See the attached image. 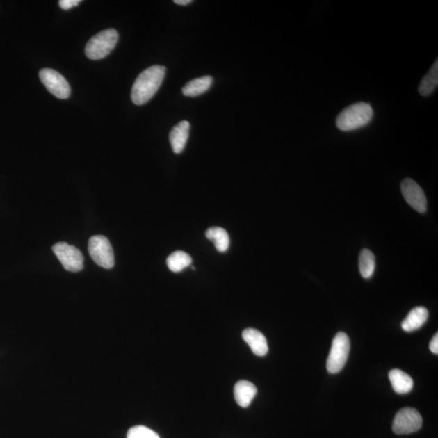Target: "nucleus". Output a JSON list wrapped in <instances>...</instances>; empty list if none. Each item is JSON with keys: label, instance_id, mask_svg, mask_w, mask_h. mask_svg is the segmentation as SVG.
Segmentation results:
<instances>
[{"label": "nucleus", "instance_id": "nucleus-1", "mask_svg": "<svg viewBox=\"0 0 438 438\" xmlns=\"http://www.w3.org/2000/svg\"><path fill=\"white\" fill-rule=\"evenodd\" d=\"M165 67L154 65L146 68L136 78L133 89H131V99L136 105H144L154 96L164 80Z\"/></svg>", "mask_w": 438, "mask_h": 438}, {"label": "nucleus", "instance_id": "nucleus-2", "mask_svg": "<svg viewBox=\"0 0 438 438\" xmlns=\"http://www.w3.org/2000/svg\"><path fill=\"white\" fill-rule=\"evenodd\" d=\"M373 110L366 102H358L347 107L337 117L336 125L343 131H350L363 128L371 122Z\"/></svg>", "mask_w": 438, "mask_h": 438}, {"label": "nucleus", "instance_id": "nucleus-3", "mask_svg": "<svg viewBox=\"0 0 438 438\" xmlns=\"http://www.w3.org/2000/svg\"><path fill=\"white\" fill-rule=\"evenodd\" d=\"M119 33L114 29H105L91 38L86 47V55L92 60L108 56L118 42Z\"/></svg>", "mask_w": 438, "mask_h": 438}, {"label": "nucleus", "instance_id": "nucleus-4", "mask_svg": "<svg viewBox=\"0 0 438 438\" xmlns=\"http://www.w3.org/2000/svg\"><path fill=\"white\" fill-rule=\"evenodd\" d=\"M350 347V339L347 334L340 332L335 335L326 364L330 373H337L344 368L349 357Z\"/></svg>", "mask_w": 438, "mask_h": 438}, {"label": "nucleus", "instance_id": "nucleus-5", "mask_svg": "<svg viewBox=\"0 0 438 438\" xmlns=\"http://www.w3.org/2000/svg\"><path fill=\"white\" fill-rule=\"evenodd\" d=\"M89 252L97 265L105 269H111L115 265L113 248L106 237L95 236L90 238Z\"/></svg>", "mask_w": 438, "mask_h": 438}, {"label": "nucleus", "instance_id": "nucleus-6", "mask_svg": "<svg viewBox=\"0 0 438 438\" xmlns=\"http://www.w3.org/2000/svg\"><path fill=\"white\" fill-rule=\"evenodd\" d=\"M422 423L421 414L415 408L404 407L394 417L392 428L396 435H410L420 430Z\"/></svg>", "mask_w": 438, "mask_h": 438}, {"label": "nucleus", "instance_id": "nucleus-7", "mask_svg": "<svg viewBox=\"0 0 438 438\" xmlns=\"http://www.w3.org/2000/svg\"><path fill=\"white\" fill-rule=\"evenodd\" d=\"M39 77L47 90L58 99H67L70 97L71 94L70 84L60 72L51 68H43L39 72Z\"/></svg>", "mask_w": 438, "mask_h": 438}, {"label": "nucleus", "instance_id": "nucleus-8", "mask_svg": "<svg viewBox=\"0 0 438 438\" xmlns=\"http://www.w3.org/2000/svg\"><path fill=\"white\" fill-rule=\"evenodd\" d=\"M52 250L66 270L79 272L83 269L84 257L76 247L60 242L56 243Z\"/></svg>", "mask_w": 438, "mask_h": 438}, {"label": "nucleus", "instance_id": "nucleus-9", "mask_svg": "<svg viewBox=\"0 0 438 438\" xmlns=\"http://www.w3.org/2000/svg\"><path fill=\"white\" fill-rule=\"evenodd\" d=\"M401 191L409 206L419 213L426 212L427 199L420 185L413 179L407 178L401 183Z\"/></svg>", "mask_w": 438, "mask_h": 438}, {"label": "nucleus", "instance_id": "nucleus-10", "mask_svg": "<svg viewBox=\"0 0 438 438\" xmlns=\"http://www.w3.org/2000/svg\"><path fill=\"white\" fill-rule=\"evenodd\" d=\"M190 124L187 120H183L174 127L170 133V143L172 145L173 152L181 154L187 144L189 136Z\"/></svg>", "mask_w": 438, "mask_h": 438}, {"label": "nucleus", "instance_id": "nucleus-11", "mask_svg": "<svg viewBox=\"0 0 438 438\" xmlns=\"http://www.w3.org/2000/svg\"><path fill=\"white\" fill-rule=\"evenodd\" d=\"M243 339L250 346L252 352L258 357H264L268 353L267 340L264 335L255 329L248 328L243 331Z\"/></svg>", "mask_w": 438, "mask_h": 438}, {"label": "nucleus", "instance_id": "nucleus-12", "mask_svg": "<svg viewBox=\"0 0 438 438\" xmlns=\"http://www.w3.org/2000/svg\"><path fill=\"white\" fill-rule=\"evenodd\" d=\"M257 389L252 382L240 381L236 384L234 389L236 401L238 405L246 408L250 405L252 399L254 398Z\"/></svg>", "mask_w": 438, "mask_h": 438}, {"label": "nucleus", "instance_id": "nucleus-13", "mask_svg": "<svg viewBox=\"0 0 438 438\" xmlns=\"http://www.w3.org/2000/svg\"><path fill=\"white\" fill-rule=\"evenodd\" d=\"M428 318V311L425 307H416L403 321L402 328L406 332H412L425 324Z\"/></svg>", "mask_w": 438, "mask_h": 438}, {"label": "nucleus", "instance_id": "nucleus-14", "mask_svg": "<svg viewBox=\"0 0 438 438\" xmlns=\"http://www.w3.org/2000/svg\"><path fill=\"white\" fill-rule=\"evenodd\" d=\"M394 391L399 394H405L412 391L414 386L412 378L400 369H392L389 373Z\"/></svg>", "mask_w": 438, "mask_h": 438}, {"label": "nucleus", "instance_id": "nucleus-15", "mask_svg": "<svg viewBox=\"0 0 438 438\" xmlns=\"http://www.w3.org/2000/svg\"><path fill=\"white\" fill-rule=\"evenodd\" d=\"M212 84L213 77L211 76L197 78L187 83V85L184 86L182 92L186 97H197L208 91Z\"/></svg>", "mask_w": 438, "mask_h": 438}, {"label": "nucleus", "instance_id": "nucleus-16", "mask_svg": "<svg viewBox=\"0 0 438 438\" xmlns=\"http://www.w3.org/2000/svg\"><path fill=\"white\" fill-rule=\"evenodd\" d=\"M438 85V60H437L430 68V72L423 78L419 92L423 97H428L432 94Z\"/></svg>", "mask_w": 438, "mask_h": 438}, {"label": "nucleus", "instance_id": "nucleus-17", "mask_svg": "<svg viewBox=\"0 0 438 438\" xmlns=\"http://www.w3.org/2000/svg\"><path fill=\"white\" fill-rule=\"evenodd\" d=\"M206 236L209 241L214 243L218 252H224L228 250L230 245V238L225 229L222 227H211L206 232Z\"/></svg>", "mask_w": 438, "mask_h": 438}, {"label": "nucleus", "instance_id": "nucleus-18", "mask_svg": "<svg viewBox=\"0 0 438 438\" xmlns=\"http://www.w3.org/2000/svg\"><path fill=\"white\" fill-rule=\"evenodd\" d=\"M375 266H376V260H375L373 253L367 248H364L360 252L359 258L360 275L364 279H370L373 275Z\"/></svg>", "mask_w": 438, "mask_h": 438}, {"label": "nucleus", "instance_id": "nucleus-19", "mask_svg": "<svg viewBox=\"0 0 438 438\" xmlns=\"http://www.w3.org/2000/svg\"><path fill=\"white\" fill-rule=\"evenodd\" d=\"M192 257L184 251L174 252L167 259V264L174 273L182 271L185 268L192 264Z\"/></svg>", "mask_w": 438, "mask_h": 438}, {"label": "nucleus", "instance_id": "nucleus-20", "mask_svg": "<svg viewBox=\"0 0 438 438\" xmlns=\"http://www.w3.org/2000/svg\"><path fill=\"white\" fill-rule=\"evenodd\" d=\"M127 438H160L158 433H156L150 428L145 426H135L131 428L127 435Z\"/></svg>", "mask_w": 438, "mask_h": 438}, {"label": "nucleus", "instance_id": "nucleus-21", "mask_svg": "<svg viewBox=\"0 0 438 438\" xmlns=\"http://www.w3.org/2000/svg\"><path fill=\"white\" fill-rule=\"evenodd\" d=\"M81 3V0H60L58 5L63 10H70L77 6Z\"/></svg>", "mask_w": 438, "mask_h": 438}, {"label": "nucleus", "instance_id": "nucleus-22", "mask_svg": "<svg viewBox=\"0 0 438 438\" xmlns=\"http://www.w3.org/2000/svg\"><path fill=\"white\" fill-rule=\"evenodd\" d=\"M430 348L432 353L438 354V334L437 333L433 336L430 344Z\"/></svg>", "mask_w": 438, "mask_h": 438}, {"label": "nucleus", "instance_id": "nucleus-23", "mask_svg": "<svg viewBox=\"0 0 438 438\" xmlns=\"http://www.w3.org/2000/svg\"><path fill=\"white\" fill-rule=\"evenodd\" d=\"M174 3L181 5V6H186V5L192 3V0H175Z\"/></svg>", "mask_w": 438, "mask_h": 438}]
</instances>
